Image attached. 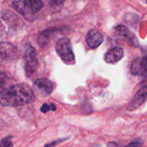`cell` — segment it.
Wrapping results in <instances>:
<instances>
[{
  "label": "cell",
  "mask_w": 147,
  "mask_h": 147,
  "mask_svg": "<svg viewBox=\"0 0 147 147\" xmlns=\"http://www.w3.org/2000/svg\"><path fill=\"white\" fill-rule=\"evenodd\" d=\"M55 50L62 60L65 63H72L75 60V55L72 48L71 42L68 38L63 37L57 42Z\"/></svg>",
  "instance_id": "3"
},
{
  "label": "cell",
  "mask_w": 147,
  "mask_h": 147,
  "mask_svg": "<svg viewBox=\"0 0 147 147\" xmlns=\"http://www.w3.org/2000/svg\"><path fill=\"white\" fill-rule=\"evenodd\" d=\"M13 8L21 14L28 21L34 19V15L38 13L43 7L42 0H24L11 2Z\"/></svg>",
  "instance_id": "2"
},
{
  "label": "cell",
  "mask_w": 147,
  "mask_h": 147,
  "mask_svg": "<svg viewBox=\"0 0 147 147\" xmlns=\"http://www.w3.org/2000/svg\"><path fill=\"white\" fill-rule=\"evenodd\" d=\"M56 110V106L55 105L53 104V103H50V104H47V103H44V104L42 106L40 111H41L42 113H47L50 111H55Z\"/></svg>",
  "instance_id": "11"
},
{
  "label": "cell",
  "mask_w": 147,
  "mask_h": 147,
  "mask_svg": "<svg viewBox=\"0 0 147 147\" xmlns=\"http://www.w3.org/2000/svg\"><path fill=\"white\" fill-rule=\"evenodd\" d=\"M34 98V92L27 85L20 83L1 90L0 103L2 106L14 107L28 104Z\"/></svg>",
  "instance_id": "1"
},
{
  "label": "cell",
  "mask_w": 147,
  "mask_h": 147,
  "mask_svg": "<svg viewBox=\"0 0 147 147\" xmlns=\"http://www.w3.org/2000/svg\"><path fill=\"white\" fill-rule=\"evenodd\" d=\"M86 40L89 47L92 49H96L103 42V35L99 30L93 29L87 33Z\"/></svg>",
  "instance_id": "7"
},
{
  "label": "cell",
  "mask_w": 147,
  "mask_h": 147,
  "mask_svg": "<svg viewBox=\"0 0 147 147\" xmlns=\"http://www.w3.org/2000/svg\"><path fill=\"white\" fill-rule=\"evenodd\" d=\"M24 58L25 61L24 69H25L26 76L27 77H30L37 70V59L35 50L30 45L26 47Z\"/></svg>",
  "instance_id": "4"
},
{
  "label": "cell",
  "mask_w": 147,
  "mask_h": 147,
  "mask_svg": "<svg viewBox=\"0 0 147 147\" xmlns=\"http://www.w3.org/2000/svg\"><path fill=\"white\" fill-rule=\"evenodd\" d=\"M17 49L12 45L7 42L1 43V60L4 59H12L13 57L16 56Z\"/></svg>",
  "instance_id": "10"
},
{
  "label": "cell",
  "mask_w": 147,
  "mask_h": 147,
  "mask_svg": "<svg viewBox=\"0 0 147 147\" xmlns=\"http://www.w3.org/2000/svg\"><path fill=\"white\" fill-rule=\"evenodd\" d=\"M34 86L40 94L43 96H47L53 91V83L49 79L41 78H37L34 81Z\"/></svg>",
  "instance_id": "8"
},
{
  "label": "cell",
  "mask_w": 147,
  "mask_h": 147,
  "mask_svg": "<svg viewBox=\"0 0 147 147\" xmlns=\"http://www.w3.org/2000/svg\"><path fill=\"white\" fill-rule=\"evenodd\" d=\"M51 1L53 4H56V5H59V4H62L63 3H64L66 0H51Z\"/></svg>",
  "instance_id": "13"
},
{
  "label": "cell",
  "mask_w": 147,
  "mask_h": 147,
  "mask_svg": "<svg viewBox=\"0 0 147 147\" xmlns=\"http://www.w3.org/2000/svg\"><path fill=\"white\" fill-rule=\"evenodd\" d=\"M147 100V85L144 86L143 88L140 89L133 98L131 100L126 107L127 111H134L135 109H138L139 106H142L144 103Z\"/></svg>",
  "instance_id": "6"
},
{
  "label": "cell",
  "mask_w": 147,
  "mask_h": 147,
  "mask_svg": "<svg viewBox=\"0 0 147 147\" xmlns=\"http://www.w3.org/2000/svg\"><path fill=\"white\" fill-rule=\"evenodd\" d=\"M128 146H142V144L141 143H138V142H135V143H131L129 144Z\"/></svg>",
  "instance_id": "14"
},
{
  "label": "cell",
  "mask_w": 147,
  "mask_h": 147,
  "mask_svg": "<svg viewBox=\"0 0 147 147\" xmlns=\"http://www.w3.org/2000/svg\"><path fill=\"white\" fill-rule=\"evenodd\" d=\"M111 145H113V146H117V144H108V146H111Z\"/></svg>",
  "instance_id": "15"
},
{
  "label": "cell",
  "mask_w": 147,
  "mask_h": 147,
  "mask_svg": "<svg viewBox=\"0 0 147 147\" xmlns=\"http://www.w3.org/2000/svg\"><path fill=\"white\" fill-rule=\"evenodd\" d=\"M132 75L141 77H147V57H137L134 59L131 65Z\"/></svg>",
  "instance_id": "5"
},
{
  "label": "cell",
  "mask_w": 147,
  "mask_h": 147,
  "mask_svg": "<svg viewBox=\"0 0 147 147\" xmlns=\"http://www.w3.org/2000/svg\"><path fill=\"white\" fill-rule=\"evenodd\" d=\"M124 55L123 48L115 47L108 51L105 55V61L108 63H115L121 60Z\"/></svg>",
  "instance_id": "9"
},
{
  "label": "cell",
  "mask_w": 147,
  "mask_h": 147,
  "mask_svg": "<svg viewBox=\"0 0 147 147\" xmlns=\"http://www.w3.org/2000/svg\"><path fill=\"white\" fill-rule=\"evenodd\" d=\"M6 140H7V142H5V140L4 139H3L2 141H1V146H13L12 144L10 142V141H7V138L6 139Z\"/></svg>",
  "instance_id": "12"
}]
</instances>
